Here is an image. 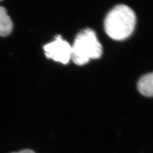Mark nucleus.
Instances as JSON below:
<instances>
[{"label": "nucleus", "mask_w": 153, "mask_h": 153, "mask_svg": "<svg viewBox=\"0 0 153 153\" xmlns=\"http://www.w3.org/2000/svg\"><path fill=\"white\" fill-rule=\"evenodd\" d=\"M136 25L135 14L130 7L119 4L109 12L105 19V31L115 40H123L130 36Z\"/></svg>", "instance_id": "1"}, {"label": "nucleus", "mask_w": 153, "mask_h": 153, "mask_svg": "<svg viewBox=\"0 0 153 153\" xmlns=\"http://www.w3.org/2000/svg\"><path fill=\"white\" fill-rule=\"evenodd\" d=\"M47 58L66 65L69 63L71 56V46L60 35L44 47Z\"/></svg>", "instance_id": "3"}, {"label": "nucleus", "mask_w": 153, "mask_h": 153, "mask_svg": "<svg viewBox=\"0 0 153 153\" xmlns=\"http://www.w3.org/2000/svg\"><path fill=\"white\" fill-rule=\"evenodd\" d=\"M138 89L145 97H153V73L142 76L138 83Z\"/></svg>", "instance_id": "4"}, {"label": "nucleus", "mask_w": 153, "mask_h": 153, "mask_svg": "<svg viewBox=\"0 0 153 153\" xmlns=\"http://www.w3.org/2000/svg\"><path fill=\"white\" fill-rule=\"evenodd\" d=\"M12 153H36V152L31 149H23L19 152H12Z\"/></svg>", "instance_id": "6"}, {"label": "nucleus", "mask_w": 153, "mask_h": 153, "mask_svg": "<svg viewBox=\"0 0 153 153\" xmlns=\"http://www.w3.org/2000/svg\"><path fill=\"white\" fill-rule=\"evenodd\" d=\"M0 1H2V0H0Z\"/></svg>", "instance_id": "7"}, {"label": "nucleus", "mask_w": 153, "mask_h": 153, "mask_svg": "<svg viewBox=\"0 0 153 153\" xmlns=\"http://www.w3.org/2000/svg\"><path fill=\"white\" fill-rule=\"evenodd\" d=\"M102 54V46L93 30L85 29L76 35L71 46V59L75 64L84 65L90 59L100 58Z\"/></svg>", "instance_id": "2"}, {"label": "nucleus", "mask_w": 153, "mask_h": 153, "mask_svg": "<svg viewBox=\"0 0 153 153\" xmlns=\"http://www.w3.org/2000/svg\"><path fill=\"white\" fill-rule=\"evenodd\" d=\"M13 30V23L8 15L7 10L0 7V36H7Z\"/></svg>", "instance_id": "5"}]
</instances>
